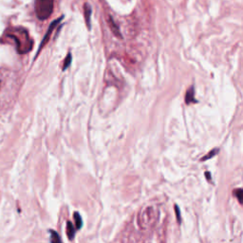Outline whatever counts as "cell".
Returning a JSON list of instances; mask_svg holds the SVG:
<instances>
[{
  "mask_svg": "<svg viewBox=\"0 0 243 243\" xmlns=\"http://www.w3.org/2000/svg\"><path fill=\"white\" fill-rule=\"evenodd\" d=\"M54 0H35L34 9L38 19L46 20L53 12Z\"/></svg>",
  "mask_w": 243,
  "mask_h": 243,
  "instance_id": "obj_1",
  "label": "cell"
},
{
  "mask_svg": "<svg viewBox=\"0 0 243 243\" xmlns=\"http://www.w3.org/2000/svg\"><path fill=\"white\" fill-rule=\"evenodd\" d=\"M63 18H64V16H61V17H59V18H57L56 20H54V21L50 25V28H48V30H47V33L45 34V36H44V38H43V40H42V42H41V44H40V46H39V48H38V51H37V53H36V57L38 56V54L40 53V51H41V50L43 48V47L48 42V39H50V37H51V35L53 30H54V28L62 21V19H63ZM36 57H35V58H36Z\"/></svg>",
  "mask_w": 243,
  "mask_h": 243,
  "instance_id": "obj_2",
  "label": "cell"
},
{
  "mask_svg": "<svg viewBox=\"0 0 243 243\" xmlns=\"http://www.w3.org/2000/svg\"><path fill=\"white\" fill-rule=\"evenodd\" d=\"M84 12H85V23L87 26V28L90 30V15H91V8L89 7V4H85L84 6Z\"/></svg>",
  "mask_w": 243,
  "mask_h": 243,
  "instance_id": "obj_3",
  "label": "cell"
},
{
  "mask_svg": "<svg viewBox=\"0 0 243 243\" xmlns=\"http://www.w3.org/2000/svg\"><path fill=\"white\" fill-rule=\"evenodd\" d=\"M194 87L191 86L190 89H188L187 93H186V96H185V102L187 104H190L192 103H197V100L195 99V97H194Z\"/></svg>",
  "mask_w": 243,
  "mask_h": 243,
  "instance_id": "obj_4",
  "label": "cell"
},
{
  "mask_svg": "<svg viewBox=\"0 0 243 243\" xmlns=\"http://www.w3.org/2000/svg\"><path fill=\"white\" fill-rule=\"evenodd\" d=\"M66 234H67V237H70V239H72L74 237L75 228L70 221H67V223H66Z\"/></svg>",
  "mask_w": 243,
  "mask_h": 243,
  "instance_id": "obj_5",
  "label": "cell"
},
{
  "mask_svg": "<svg viewBox=\"0 0 243 243\" xmlns=\"http://www.w3.org/2000/svg\"><path fill=\"white\" fill-rule=\"evenodd\" d=\"M108 22H109V25H110V28H111V31L113 32V33L116 35V36H118V37H121V33H120V31H119V28L117 27V25L115 24V22L113 21V19L111 16H109V19H108Z\"/></svg>",
  "mask_w": 243,
  "mask_h": 243,
  "instance_id": "obj_6",
  "label": "cell"
},
{
  "mask_svg": "<svg viewBox=\"0 0 243 243\" xmlns=\"http://www.w3.org/2000/svg\"><path fill=\"white\" fill-rule=\"evenodd\" d=\"M74 219H75V227L77 229H80L82 227V224H83V221H82V218L80 216V214L78 212H76L74 214Z\"/></svg>",
  "mask_w": 243,
  "mask_h": 243,
  "instance_id": "obj_7",
  "label": "cell"
},
{
  "mask_svg": "<svg viewBox=\"0 0 243 243\" xmlns=\"http://www.w3.org/2000/svg\"><path fill=\"white\" fill-rule=\"evenodd\" d=\"M71 60H72V57H71V53L69 52L66 57V59H65V62H64V66H63V71H65L67 67H70V64H71Z\"/></svg>",
  "mask_w": 243,
  "mask_h": 243,
  "instance_id": "obj_8",
  "label": "cell"
},
{
  "mask_svg": "<svg viewBox=\"0 0 243 243\" xmlns=\"http://www.w3.org/2000/svg\"><path fill=\"white\" fill-rule=\"evenodd\" d=\"M51 243H62L59 235H58L55 231H51Z\"/></svg>",
  "mask_w": 243,
  "mask_h": 243,
  "instance_id": "obj_9",
  "label": "cell"
},
{
  "mask_svg": "<svg viewBox=\"0 0 243 243\" xmlns=\"http://www.w3.org/2000/svg\"><path fill=\"white\" fill-rule=\"evenodd\" d=\"M218 148L214 149V150H211V151H210V153H209L208 155H206L205 157H203V158L201 159V161H207V160H209L210 158L214 157V156H215V155H217V153H218Z\"/></svg>",
  "mask_w": 243,
  "mask_h": 243,
  "instance_id": "obj_10",
  "label": "cell"
},
{
  "mask_svg": "<svg viewBox=\"0 0 243 243\" xmlns=\"http://www.w3.org/2000/svg\"><path fill=\"white\" fill-rule=\"evenodd\" d=\"M235 194H237V199H238L239 202L241 203V202H242V199H241V198H242V190H241V189H237V190L235 192Z\"/></svg>",
  "mask_w": 243,
  "mask_h": 243,
  "instance_id": "obj_11",
  "label": "cell"
}]
</instances>
